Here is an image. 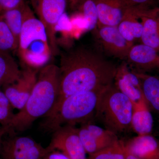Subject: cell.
Listing matches in <instances>:
<instances>
[{"mask_svg":"<svg viewBox=\"0 0 159 159\" xmlns=\"http://www.w3.org/2000/svg\"><path fill=\"white\" fill-rule=\"evenodd\" d=\"M24 22L17 51L22 62L28 67L39 70L48 62L51 48L44 26L28 4L23 6Z\"/></svg>","mask_w":159,"mask_h":159,"instance_id":"3957f363","label":"cell"},{"mask_svg":"<svg viewBox=\"0 0 159 159\" xmlns=\"http://www.w3.org/2000/svg\"><path fill=\"white\" fill-rule=\"evenodd\" d=\"M38 70L26 68L15 82L3 87V92L14 108L24 107L37 81Z\"/></svg>","mask_w":159,"mask_h":159,"instance_id":"9c48e42d","label":"cell"},{"mask_svg":"<svg viewBox=\"0 0 159 159\" xmlns=\"http://www.w3.org/2000/svg\"><path fill=\"white\" fill-rule=\"evenodd\" d=\"M133 110L132 101L114 83L100 94L95 116L106 129L117 134L132 127Z\"/></svg>","mask_w":159,"mask_h":159,"instance_id":"5b68a950","label":"cell"},{"mask_svg":"<svg viewBox=\"0 0 159 159\" xmlns=\"http://www.w3.org/2000/svg\"><path fill=\"white\" fill-rule=\"evenodd\" d=\"M18 42L5 21L0 17V52L17 50Z\"/></svg>","mask_w":159,"mask_h":159,"instance_id":"cb8c5ba5","label":"cell"},{"mask_svg":"<svg viewBox=\"0 0 159 159\" xmlns=\"http://www.w3.org/2000/svg\"><path fill=\"white\" fill-rule=\"evenodd\" d=\"M31 1L33 6H34V7H35V4H36V1H37V0H31Z\"/></svg>","mask_w":159,"mask_h":159,"instance_id":"4dcf8cb0","label":"cell"},{"mask_svg":"<svg viewBox=\"0 0 159 159\" xmlns=\"http://www.w3.org/2000/svg\"><path fill=\"white\" fill-rule=\"evenodd\" d=\"M114 84L132 103L140 102L144 98L139 77L136 73L129 71L125 64L118 67Z\"/></svg>","mask_w":159,"mask_h":159,"instance_id":"7c38bea8","label":"cell"},{"mask_svg":"<svg viewBox=\"0 0 159 159\" xmlns=\"http://www.w3.org/2000/svg\"><path fill=\"white\" fill-rule=\"evenodd\" d=\"M25 2L18 8L4 11L2 16L14 34L18 42H19L24 22L23 6Z\"/></svg>","mask_w":159,"mask_h":159,"instance_id":"ffe728a7","label":"cell"},{"mask_svg":"<svg viewBox=\"0 0 159 159\" xmlns=\"http://www.w3.org/2000/svg\"><path fill=\"white\" fill-rule=\"evenodd\" d=\"M50 152L31 138L16 136L2 140L0 154L2 159H43Z\"/></svg>","mask_w":159,"mask_h":159,"instance_id":"52a82bcc","label":"cell"},{"mask_svg":"<svg viewBox=\"0 0 159 159\" xmlns=\"http://www.w3.org/2000/svg\"><path fill=\"white\" fill-rule=\"evenodd\" d=\"M143 26L140 39L142 43L159 52V19L152 17L147 11L141 16Z\"/></svg>","mask_w":159,"mask_h":159,"instance_id":"ac0fdd59","label":"cell"},{"mask_svg":"<svg viewBox=\"0 0 159 159\" xmlns=\"http://www.w3.org/2000/svg\"><path fill=\"white\" fill-rule=\"evenodd\" d=\"M79 13L83 17L86 25V29L88 31L93 30L98 24V12L94 0H84L78 5Z\"/></svg>","mask_w":159,"mask_h":159,"instance_id":"7402d4cb","label":"cell"},{"mask_svg":"<svg viewBox=\"0 0 159 159\" xmlns=\"http://www.w3.org/2000/svg\"><path fill=\"white\" fill-rule=\"evenodd\" d=\"M78 132L83 146L86 152L89 155L97 152L111 145L94 136L84 125L78 129Z\"/></svg>","mask_w":159,"mask_h":159,"instance_id":"44dd1931","label":"cell"},{"mask_svg":"<svg viewBox=\"0 0 159 159\" xmlns=\"http://www.w3.org/2000/svg\"><path fill=\"white\" fill-rule=\"evenodd\" d=\"M98 12L97 26H118L131 6L125 0H94Z\"/></svg>","mask_w":159,"mask_h":159,"instance_id":"8fae6325","label":"cell"},{"mask_svg":"<svg viewBox=\"0 0 159 159\" xmlns=\"http://www.w3.org/2000/svg\"><path fill=\"white\" fill-rule=\"evenodd\" d=\"M131 7H144L152 0H125Z\"/></svg>","mask_w":159,"mask_h":159,"instance_id":"4316f807","label":"cell"},{"mask_svg":"<svg viewBox=\"0 0 159 159\" xmlns=\"http://www.w3.org/2000/svg\"><path fill=\"white\" fill-rule=\"evenodd\" d=\"M145 11L142 7H131L126 11L118 27L119 32L128 41H134L141 38L143 26L139 19Z\"/></svg>","mask_w":159,"mask_h":159,"instance_id":"5bb4252c","label":"cell"},{"mask_svg":"<svg viewBox=\"0 0 159 159\" xmlns=\"http://www.w3.org/2000/svg\"><path fill=\"white\" fill-rule=\"evenodd\" d=\"M21 71L8 53L0 52V88L15 82L20 76Z\"/></svg>","mask_w":159,"mask_h":159,"instance_id":"d6986e66","label":"cell"},{"mask_svg":"<svg viewBox=\"0 0 159 159\" xmlns=\"http://www.w3.org/2000/svg\"><path fill=\"white\" fill-rule=\"evenodd\" d=\"M97 35L103 51L118 59L127 60L129 52L134 45L119 32L117 26H97Z\"/></svg>","mask_w":159,"mask_h":159,"instance_id":"30bf717a","label":"cell"},{"mask_svg":"<svg viewBox=\"0 0 159 159\" xmlns=\"http://www.w3.org/2000/svg\"><path fill=\"white\" fill-rule=\"evenodd\" d=\"M104 89L82 92L67 97L56 110L45 116L42 128L54 132L64 125L74 126L86 122L95 114L99 96Z\"/></svg>","mask_w":159,"mask_h":159,"instance_id":"277c9868","label":"cell"},{"mask_svg":"<svg viewBox=\"0 0 159 159\" xmlns=\"http://www.w3.org/2000/svg\"><path fill=\"white\" fill-rule=\"evenodd\" d=\"M125 150L141 159H159V145L150 134L139 135L125 144Z\"/></svg>","mask_w":159,"mask_h":159,"instance_id":"4fadbf2b","label":"cell"},{"mask_svg":"<svg viewBox=\"0 0 159 159\" xmlns=\"http://www.w3.org/2000/svg\"><path fill=\"white\" fill-rule=\"evenodd\" d=\"M125 152H126L125 159H141L138 157L135 156L129 153L128 152L126 151V150H125Z\"/></svg>","mask_w":159,"mask_h":159,"instance_id":"f546056e","label":"cell"},{"mask_svg":"<svg viewBox=\"0 0 159 159\" xmlns=\"http://www.w3.org/2000/svg\"><path fill=\"white\" fill-rule=\"evenodd\" d=\"M84 0H69V5L72 9H76L78 5Z\"/></svg>","mask_w":159,"mask_h":159,"instance_id":"83f0119b","label":"cell"},{"mask_svg":"<svg viewBox=\"0 0 159 159\" xmlns=\"http://www.w3.org/2000/svg\"><path fill=\"white\" fill-rule=\"evenodd\" d=\"M125 144L118 140L97 152L89 155L87 159H125Z\"/></svg>","mask_w":159,"mask_h":159,"instance_id":"603a6c76","label":"cell"},{"mask_svg":"<svg viewBox=\"0 0 159 159\" xmlns=\"http://www.w3.org/2000/svg\"><path fill=\"white\" fill-rule=\"evenodd\" d=\"M8 133V130L6 127H0V150H1V145L2 142V137L5 134Z\"/></svg>","mask_w":159,"mask_h":159,"instance_id":"f1b7e54d","label":"cell"},{"mask_svg":"<svg viewBox=\"0 0 159 159\" xmlns=\"http://www.w3.org/2000/svg\"><path fill=\"white\" fill-rule=\"evenodd\" d=\"M127 60L140 69L159 68V52L144 44L134 45L129 52Z\"/></svg>","mask_w":159,"mask_h":159,"instance_id":"9a60e30c","label":"cell"},{"mask_svg":"<svg viewBox=\"0 0 159 159\" xmlns=\"http://www.w3.org/2000/svg\"></svg>","mask_w":159,"mask_h":159,"instance_id":"1f68e13d","label":"cell"},{"mask_svg":"<svg viewBox=\"0 0 159 159\" xmlns=\"http://www.w3.org/2000/svg\"><path fill=\"white\" fill-rule=\"evenodd\" d=\"M140 80L143 96L148 107L159 113V79L154 76L136 73Z\"/></svg>","mask_w":159,"mask_h":159,"instance_id":"e0dca14e","label":"cell"},{"mask_svg":"<svg viewBox=\"0 0 159 159\" xmlns=\"http://www.w3.org/2000/svg\"><path fill=\"white\" fill-rule=\"evenodd\" d=\"M59 67L47 64L40 69L37 81L25 106L15 114L8 127V133L28 129L40 117L45 116L53 108L59 93Z\"/></svg>","mask_w":159,"mask_h":159,"instance_id":"7a4b0ae2","label":"cell"},{"mask_svg":"<svg viewBox=\"0 0 159 159\" xmlns=\"http://www.w3.org/2000/svg\"><path fill=\"white\" fill-rule=\"evenodd\" d=\"M133 105L132 127L139 135L150 134L153 127V119L145 98L140 102L133 103Z\"/></svg>","mask_w":159,"mask_h":159,"instance_id":"2e32d148","label":"cell"},{"mask_svg":"<svg viewBox=\"0 0 159 159\" xmlns=\"http://www.w3.org/2000/svg\"><path fill=\"white\" fill-rule=\"evenodd\" d=\"M59 93L49 114L71 95L101 90L114 83L118 67L101 54L84 47L63 53L60 66Z\"/></svg>","mask_w":159,"mask_h":159,"instance_id":"6da1fadb","label":"cell"},{"mask_svg":"<svg viewBox=\"0 0 159 159\" xmlns=\"http://www.w3.org/2000/svg\"><path fill=\"white\" fill-rule=\"evenodd\" d=\"M48 148L50 151H59L70 159H87L78 129L72 125H64L55 130Z\"/></svg>","mask_w":159,"mask_h":159,"instance_id":"ba28073f","label":"cell"},{"mask_svg":"<svg viewBox=\"0 0 159 159\" xmlns=\"http://www.w3.org/2000/svg\"><path fill=\"white\" fill-rule=\"evenodd\" d=\"M11 102L0 88V124L2 127H8L15 114Z\"/></svg>","mask_w":159,"mask_h":159,"instance_id":"d4e9b609","label":"cell"},{"mask_svg":"<svg viewBox=\"0 0 159 159\" xmlns=\"http://www.w3.org/2000/svg\"><path fill=\"white\" fill-rule=\"evenodd\" d=\"M69 0H37L34 8L45 28L52 56L59 53L56 27L65 13Z\"/></svg>","mask_w":159,"mask_h":159,"instance_id":"8992f818","label":"cell"},{"mask_svg":"<svg viewBox=\"0 0 159 159\" xmlns=\"http://www.w3.org/2000/svg\"><path fill=\"white\" fill-rule=\"evenodd\" d=\"M43 159H70L67 156L58 151L50 152Z\"/></svg>","mask_w":159,"mask_h":159,"instance_id":"484cf974","label":"cell"}]
</instances>
